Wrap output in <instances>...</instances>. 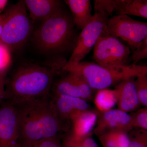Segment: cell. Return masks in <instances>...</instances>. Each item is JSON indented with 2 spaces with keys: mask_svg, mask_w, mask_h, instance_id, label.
<instances>
[{
  "mask_svg": "<svg viewBox=\"0 0 147 147\" xmlns=\"http://www.w3.org/2000/svg\"><path fill=\"white\" fill-rule=\"evenodd\" d=\"M13 104L18 117L20 143L60 138L61 133L69 129V123L58 117L49 97Z\"/></svg>",
  "mask_w": 147,
  "mask_h": 147,
  "instance_id": "cell-1",
  "label": "cell"
},
{
  "mask_svg": "<svg viewBox=\"0 0 147 147\" xmlns=\"http://www.w3.org/2000/svg\"><path fill=\"white\" fill-rule=\"evenodd\" d=\"M66 62L60 59L47 67L32 65L20 67L11 77L4 99L16 104L49 97L54 78Z\"/></svg>",
  "mask_w": 147,
  "mask_h": 147,
  "instance_id": "cell-2",
  "label": "cell"
},
{
  "mask_svg": "<svg viewBox=\"0 0 147 147\" xmlns=\"http://www.w3.org/2000/svg\"><path fill=\"white\" fill-rule=\"evenodd\" d=\"M75 27L72 16L62 8L41 22L34 33L35 42L40 50L47 53L74 50L78 36Z\"/></svg>",
  "mask_w": 147,
  "mask_h": 147,
  "instance_id": "cell-3",
  "label": "cell"
},
{
  "mask_svg": "<svg viewBox=\"0 0 147 147\" xmlns=\"http://www.w3.org/2000/svg\"><path fill=\"white\" fill-rule=\"evenodd\" d=\"M69 71L80 74L93 90H99L119 84L124 79L146 74L147 67L133 64L119 69L109 68L97 63L81 62Z\"/></svg>",
  "mask_w": 147,
  "mask_h": 147,
  "instance_id": "cell-4",
  "label": "cell"
},
{
  "mask_svg": "<svg viewBox=\"0 0 147 147\" xmlns=\"http://www.w3.org/2000/svg\"><path fill=\"white\" fill-rule=\"evenodd\" d=\"M4 15L0 42L11 50L21 47L28 39L32 29L24 1H19L11 7Z\"/></svg>",
  "mask_w": 147,
  "mask_h": 147,
  "instance_id": "cell-5",
  "label": "cell"
},
{
  "mask_svg": "<svg viewBox=\"0 0 147 147\" xmlns=\"http://www.w3.org/2000/svg\"><path fill=\"white\" fill-rule=\"evenodd\" d=\"M109 16L104 12H95L91 21L78 35L76 45L63 70L67 71L81 62L102 35Z\"/></svg>",
  "mask_w": 147,
  "mask_h": 147,
  "instance_id": "cell-6",
  "label": "cell"
},
{
  "mask_svg": "<svg viewBox=\"0 0 147 147\" xmlns=\"http://www.w3.org/2000/svg\"><path fill=\"white\" fill-rule=\"evenodd\" d=\"M130 48L117 38L101 35L94 47L93 58L96 62L107 68L119 69L127 65Z\"/></svg>",
  "mask_w": 147,
  "mask_h": 147,
  "instance_id": "cell-7",
  "label": "cell"
},
{
  "mask_svg": "<svg viewBox=\"0 0 147 147\" xmlns=\"http://www.w3.org/2000/svg\"><path fill=\"white\" fill-rule=\"evenodd\" d=\"M102 35L119 38L134 50L147 37V24L126 15L113 16L109 18Z\"/></svg>",
  "mask_w": 147,
  "mask_h": 147,
  "instance_id": "cell-8",
  "label": "cell"
},
{
  "mask_svg": "<svg viewBox=\"0 0 147 147\" xmlns=\"http://www.w3.org/2000/svg\"><path fill=\"white\" fill-rule=\"evenodd\" d=\"M17 113L13 103L6 100L0 105V147H19Z\"/></svg>",
  "mask_w": 147,
  "mask_h": 147,
  "instance_id": "cell-9",
  "label": "cell"
},
{
  "mask_svg": "<svg viewBox=\"0 0 147 147\" xmlns=\"http://www.w3.org/2000/svg\"><path fill=\"white\" fill-rule=\"evenodd\" d=\"M66 76L53 86V94H64L82 98L88 101L92 99L94 90L84 77L74 71H69Z\"/></svg>",
  "mask_w": 147,
  "mask_h": 147,
  "instance_id": "cell-10",
  "label": "cell"
},
{
  "mask_svg": "<svg viewBox=\"0 0 147 147\" xmlns=\"http://www.w3.org/2000/svg\"><path fill=\"white\" fill-rule=\"evenodd\" d=\"M97 112V122L94 132L98 137L112 131L128 133L133 129L131 116L126 112L118 109Z\"/></svg>",
  "mask_w": 147,
  "mask_h": 147,
  "instance_id": "cell-11",
  "label": "cell"
},
{
  "mask_svg": "<svg viewBox=\"0 0 147 147\" xmlns=\"http://www.w3.org/2000/svg\"><path fill=\"white\" fill-rule=\"evenodd\" d=\"M50 100L58 117L68 123H70V118L75 113L90 110L88 102L79 98L53 94Z\"/></svg>",
  "mask_w": 147,
  "mask_h": 147,
  "instance_id": "cell-12",
  "label": "cell"
},
{
  "mask_svg": "<svg viewBox=\"0 0 147 147\" xmlns=\"http://www.w3.org/2000/svg\"><path fill=\"white\" fill-rule=\"evenodd\" d=\"M103 10L109 16L126 15L147 18V0H106Z\"/></svg>",
  "mask_w": 147,
  "mask_h": 147,
  "instance_id": "cell-13",
  "label": "cell"
},
{
  "mask_svg": "<svg viewBox=\"0 0 147 147\" xmlns=\"http://www.w3.org/2000/svg\"><path fill=\"white\" fill-rule=\"evenodd\" d=\"M134 78L123 80L115 89L118 109L127 113L137 110L140 104Z\"/></svg>",
  "mask_w": 147,
  "mask_h": 147,
  "instance_id": "cell-14",
  "label": "cell"
},
{
  "mask_svg": "<svg viewBox=\"0 0 147 147\" xmlns=\"http://www.w3.org/2000/svg\"><path fill=\"white\" fill-rule=\"evenodd\" d=\"M24 2L30 18L41 23L63 8L61 2L57 0H26Z\"/></svg>",
  "mask_w": 147,
  "mask_h": 147,
  "instance_id": "cell-15",
  "label": "cell"
},
{
  "mask_svg": "<svg viewBox=\"0 0 147 147\" xmlns=\"http://www.w3.org/2000/svg\"><path fill=\"white\" fill-rule=\"evenodd\" d=\"M97 119V111L89 110L75 113L70 119L71 127L69 133L79 138L92 135Z\"/></svg>",
  "mask_w": 147,
  "mask_h": 147,
  "instance_id": "cell-16",
  "label": "cell"
},
{
  "mask_svg": "<svg viewBox=\"0 0 147 147\" xmlns=\"http://www.w3.org/2000/svg\"><path fill=\"white\" fill-rule=\"evenodd\" d=\"M72 13V17L76 26L82 30L91 21V2L89 0L65 1Z\"/></svg>",
  "mask_w": 147,
  "mask_h": 147,
  "instance_id": "cell-17",
  "label": "cell"
},
{
  "mask_svg": "<svg viewBox=\"0 0 147 147\" xmlns=\"http://www.w3.org/2000/svg\"><path fill=\"white\" fill-rule=\"evenodd\" d=\"M98 138L103 147H129L128 134L125 131H110Z\"/></svg>",
  "mask_w": 147,
  "mask_h": 147,
  "instance_id": "cell-18",
  "label": "cell"
},
{
  "mask_svg": "<svg viewBox=\"0 0 147 147\" xmlns=\"http://www.w3.org/2000/svg\"><path fill=\"white\" fill-rule=\"evenodd\" d=\"M94 104L99 112H104L111 110L117 103L115 91L105 89L99 90L94 99Z\"/></svg>",
  "mask_w": 147,
  "mask_h": 147,
  "instance_id": "cell-19",
  "label": "cell"
},
{
  "mask_svg": "<svg viewBox=\"0 0 147 147\" xmlns=\"http://www.w3.org/2000/svg\"><path fill=\"white\" fill-rule=\"evenodd\" d=\"M62 147H98L97 143L92 137L79 138L69 132L66 134L61 143Z\"/></svg>",
  "mask_w": 147,
  "mask_h": 147,
  "instance_id": "cell-20",
  "label": "cell"
},
{
  "mask_svg": "<svg viewBox=\"0 0 147 147\" xmlns=\"http://www.w3.org/2000/svg\"><path fill=\"white\" fill-rule=\"evenodd\" d=\"M128 134L129 147H147V130L133 129Z\"/></svg>",
  "mask_w": 147,
  "mask_h": 147,
  "instance_id": "cell-21",
  "label": "cell"
},
{
  "mask_svg": "<svg viewBox=\"0 0 147 147\" xmlns=\"http://www.w3.org/2000/svg\"><path fill=\"white\" fill-rule=\"evenodd\" d=\"M135 86L140 104L147 106V73L136 77Z\"/></svg>",
  "mask_w": 147,
  "mask_h": 147,
  "instance_id": "cell-22",
  "label": "cell"
},
{
  "mask_svg": "<svg viewBox=\"0 0 147 147\" xmlns=\"http://www.w3.org/2000/svg\"><path fill=\"white\" fill-rule=\"evenodd\" d=\"M130 115L133 129L147 130V107L137 110Z\"/></svg>",
  "mask_w": 147,
  "mask_h": 147,
  "instance_id": "cell-23",
  "label": "cell"
},
{
  "mask_svg": "<svg viewBox=\"0 0 147 147\" xmlns=\"http://www.w3.org/2000/svg\"><path fill=\"white\" fill-rule=\"evenodd\" d=\"M19 147H62L60 138H52L32 142L20 143Z\"/></svg>",
  "mask_w": 147,
  "mask_h": 147,
  "instance_id": "cell-24",
  "label": "cell"
},
{
  "mask_svg": "<svg viewBox=\"0 0 147 147\" xmlns=\"http://www.w3.org/2000/svg\"><path fill=\"white\" fill-rule=\"evenodd\" d=\"M10 48L0 42V71L8 69L11 63Z\"/></svg>",
  "mask_w": 147,
  "mask_h": 147,
  "instance_id": "cell-25",
  "label": "cell"
},
{
  "mask_svg": "<svg viewBox=\"0 0 147 147\" xmlns=\"http://www.w3.org/2000/svg\"><path fill=\"white\" fill-rule=\"evenodd\" d=\"M133 64L147 58V37L144 39L134 50L132 55Z\"/></svg>",
  "mask_w": 147,
  "mask_h": 147,
  "instance_id": "cell-26",
  "label": "cell"
},
{
  "mask_svg": "<svg viewBox=\"0 0 147 147\" xmlns=\"http://www.w3.org/2000/svg\"><path fill=\"white\" fill-rule=\"evenodd\" d=\"M8 70V69H6L0 71V103L3 102L4 97L5 86Z\"/></svg>",
  "mask_w": 147,
  "mask_h": 147,
  "instance_id": "cell-27",
  "label": "cell"
},
{
  "mask_svg": "<svg viewBox=\"0 0 147 147\" xmlns=\"http://www.w3.org/2000/svg\"><path fill=\"white\" fill-rule=\"evenodd\" d=\"M7 3L8 1L7 0H0V15L1 14V13L5 8Z\"/></svg>",
  "mask_w": 147,
  "mask_h": 147,
  "instance_id": "cell-28",
  "label": "cell"
},
{
  "mask_svg": "<svg viewBox=\"0 0 147 147\" xmlns=\"http://www.w3.org/2000/svg\"><path fill=\"white\" fill-rule=\"evenodd\" d=\"M4 21V13H3L0 15V38L2 33Z\"/></svg>",
  "mask_w": 147,
  "mask_h": 147,
  "instance_id": "cell-29",
  "label": "cell"
}]
</instances>
